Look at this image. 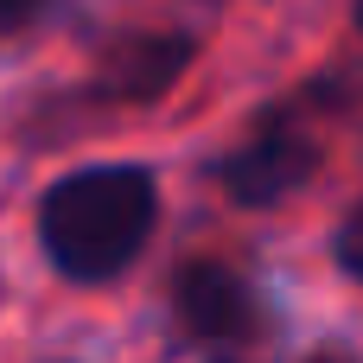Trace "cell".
Segmentation results:
<instances>
[{"mask_svg":"<svg viewBox=\"0 0 363 363\" xmlns=\"http://www.w3.org/2000/svg\"><path fill=\"white\" fill-rule=\"evenodd\" d=\"M313 166H319L313 134L274 121V128H262V134L223 166V185H230L236 204H281V198H294V191L313 179Z\"/></svg>","mask_w":363,"mask_h":363,"instance_id":"7a4b0ae2","label":"cell"},{"mask_svg":"<svg viewBox=\"0 0 363 363\" xmlns=\"http://www.w3.org/2000/svg\"><path fill=\"white\" fill-rule=\"evenodd\" d=\"M172 300H179L185 332L204 338V345H236V338H249L255 319H262L255 287H249L236 268H223V262H191V268L179 274Z\"/></svg>","mask_w":363,"mask_h":363,"instance_id":"3957f363","label":"cell"},{"mask_svg":"<svg viewBox=\"0 0 363 363\" xmlns=\"http://www.w3.org/2000/svg\"><path fill=\"white\" fill-rule=\"evenodd\" d=\"M338 262H345V274H357V211H351L345 230H338Z\"/></svg>","mask_w":363,"mask_h":363,"instance_id":"5b68a950","label":"cell"},{"mask_svg":"<svg viewBox=\"0 0 363 363\" xmlns=\"http://www.w3.org/2000/svg\"><path fill=\"white\" fill-rule=\"evenodd\" d=\"M185 57H191L185 38H128V45L108 51L102 89H115V96H128V102H147V96H160V89L185 70Z\"/></svg>","mask_w":363,"mask_h":363,"instance_id":"277c9868","label":"cell"},{"mask_svg":"<svg viewBox=\"0 0 363 363\" xmlns=\"http://www.w3.org/2000/svg\"><path fill=\"white\" fill-rule=\"evenodd\" d=\"M32 6H38V0H0V32H6V26H19Z\"/></svg>","mask_w":363,"mask_h":363,"instance_id":"8992f818","label":"cell"},{"mask_svg":"<svg viewBox=\"0 0 363 363\" xmlns=\"http://www.w3.org/2000/svg\"><path fill=\"white\" fill-rule=\"evenodd\" d=\"M160 198L140 166H83L38 204V242L64 281H115L153 236Z\"/></svg>","mask_w":363,"mask_h":363,"instance_id":"6da1fadb","label":"cell"},{"mask_svg":"<svg viewBox=\"0 0 363 363\" xmlns=\"http://www.w3.org/2000/svg\"><path fill=\"white\" fill-rule=\"evenodd\" d=\"M313 363H351V357H313Z\"/></svg>","mask_w":363,"mask_h":363,"instance_id":"52a82bcc","label":"cell"}]
</instances>
